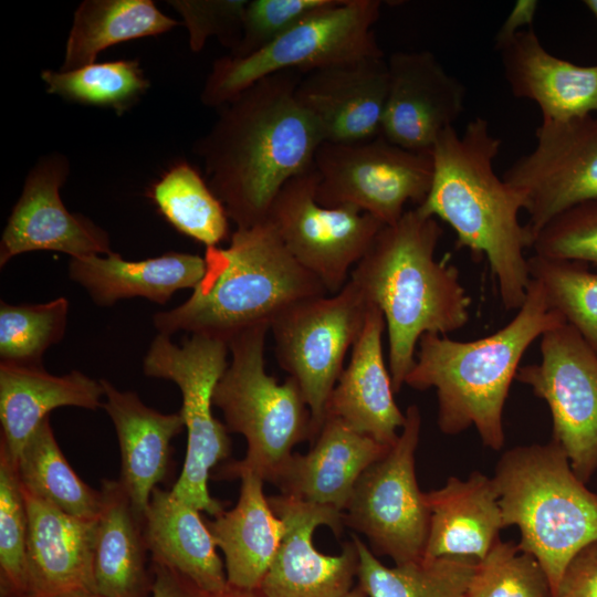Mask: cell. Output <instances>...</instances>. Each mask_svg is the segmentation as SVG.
I'll use <instances>...</instances> for the list:
<instances>
[{"mask_svg":"<svg viewBox=\"0 0 597 597\" xmlns=\"http://www.w3.org/2000/svg\"><path fill=\"white\" fill-rule=\"evenodd\" d=\"M302 74L266 76L221 106L195 145L208 185L237 228L268 219L282 187L314 167L320 133L295 98Z\"/></svg>","mask_w":597,"mask_h":597,"instance_id":"6da1fadb","label":"cell"},{"mask_svg":"<svg viewBox=\"0 0 597 597\" xmlns=\"http://www.w3.org/2000/svg\"><path fill=\"white\" fill-rule=\"evenodd\" d=\"M500 147L501 139L481 116L462 134L454 127L444 130L431 151L430 190L416 208L448 223L459 248L484 255L503 307L519 310L531 281L524 251L532 248V238L519 220L521 196L494 169Z\"/></svg>","mask_w":597,"mask_h":597,"instance_id":"7a4b0ae2","label":"cell"},{"mask_svg":"<svg viewBox=\"0 0 597 597\" xmlns=\"http://www.w3.org/2000/svg\"><path fill=\"white\" fill-rule=\"evenodd\" d=\"M442 228L417 208L384 226L349 280L385 318L388 367L398 392L423 334L447 335L469 321L471 297L459 270L436 259Z\"/></svg>","mask_w":597,"mask_h":597,"instance_id":"3957f363","label":"cell"},{"mask_svg":"<svg viewBox=\"0 0 597 597\" xmlns=\"http://www.w3.org/2000/svg\"><path fill=\"white\" fill-rule=\"evenodd\" d=\"M563 323L541 284L531 280L516 315L499 331L473 341L423 334L405 385L436 389L442 433L454 436L474 427L484 446L501 450L504 406L521 359L535 339Z\"/></svg>","mask_w":597,"mask_h":597,"instance_id":"277c9868","label":"cell"},{"mask_svg":"<svg viewBox=\"0 0 597 597\" xmlns=\"http://www.w3.org/2000/svg\"><path fill=\"white\" fill-rule=\"evenodd\" d=\"M203 258V277L189 298L154 314L158 334L185 332L229 345L247 329L271 325L293 304L328 294L290 254L269 220L235 228L227 248H206Z\"/></svg>","mask_w":597,"mask_h":597,"instance_id":"5b68a950","label":"cell"},{"mask_svg":"<svg viewBox=\"0 0 597 597\" xmlns=\"http://www.w3.org/2000/svg\"><path fill=\"white\" fill-rule=\"evenodd\" d=\"M492 479L504 527L519 528L517 545L542 565L554 595L569 562L597 541V493L554 440L506 450Z\"/></svg>","mask_w":597,"mask_h":597,"instance_id":"8992f818","label":"cell"},{"mask_svg":"<svg viewBox=\"0 0 597 597\" xmlns=\"http://www.w3.org/2000/svg\"><path fill=\"white\" fill-rule=\"evenodd\" d=\"M269 331L259 325L229 342L230 360L212 401L229 432L244 437L247 452L222 467V479L249 470L272 483L295 446L312 441V416L298 384L290 376L279 384L265 370Z\"/></svg>","mask_w":597,"mask_h":597,"instance_id":"52a82bcc","label":"cell"},{"mask_svg":"<svg viewBox=\"0 0 597 597\" xmlns=\"http://www.w3.org/2000/svg\"><path fill=\"white\" fill-rule=\"evenodd\" d=\"M379 0H335L259 51L217 59L200 98L221 107L258 81L285 71L302 75L365 57L383 56L374 33Z\"/></svg>","mask_w":597,"mask_h":597,"instance_id":"ba28073f","label":"cell"},{"mask_svg":"<svg viewBox=\"0 0 597 597\" xmlns=\"http://www.w3.org/2000/svg\"><path fill=\"white\" fill-rule=\"evenodd\" d=\"M229 345L203 335H190L181 346L170 336L157 334L143 360L147 377L175 383L182 405L179 413L187 430V449L179 478L170 490L199 512L216 517L223 504L211 496V470L231 454V439L224 422L212 412L214 388L228 367Z\"/></svg>","mask_w":597,"mask_h":597,"instance_id":"9c48e42d","label":"cell"},{"mask_svg":"<svg viewBox=\"0 0 597 597\" xmlns=\"http://www.w3.org/2000/svg\"><path fill=\"white\" fill-rule=\"evenodd\" d=\"M398 438L387 453L358 479L343 511L345 527L363 535L376 556L395 565L421 559L428 540L430 510L416 475L421 415L410 405Z\"/></svg>","mask_w":597,"mask_h":597,"instance_id":"30bf717a","label":"cell"},{"mask_svg":"<svg viewBox=\"0 0 597 597\" xmlns=\"http://www.w3.org/2000/svg\"><path fill=\"white\" fill-rule=\"evenodd\" d=\"M370 304L349 280L336 294L300 301L270 325L281 368L298 384L312 416V441L328 398L344 370L346 354L364 327Z\"/></svg>","mask_w":597,"mask_h":597,"instance_id":"8fae6325","label":"cell"},{"mask_svg":"<svg viewBox=\"0 0 597 597\" xmlns=\"http://www.w3.org/2000/svg\"><path fill=\"white\" fill-rule=\"evenodd\" d=\"M316 200L352 207L391 226L411 201L426 199L432 182L431 154L399 147L383 136L354 144L323 143L315 155Z\"/></svg>","mask_w":597,"mask_h":597,"instance_id":"7c38bea8","label":"cell"},{"mask_svg":"<svg viewBox=\"0 0 597 597\" xmlns=\"http://www.w3.org/2000/svg\"><path fill=\"white\" fill-rule=\"evenodd\" d=\"M315 167L287 181L273 200L268 219L290 254L336 294L384 227L352 207H324L316 200Z\"/></svg>","mask_w":597,"mask_h":597,"instance_id":"4fadbf2b","label":"cell"},{"mask_svg":"<svg viewBox=\"0 0 597 597\" xmlns=\"http://www.w3.org/2000/svg\"><path fill=\"white\" fill-rule=\"evenodd\" d=\"M541 362L521 366L515 379L546 401L553 439L587 483L597 471V354L568 324L541 336Z\"/></svg>","mask_w":597,"mask_h":597,"instance_id":"5bb4252c","label":"cell"},{"mask_svg":"<svg viewBox=\"0 0 597 597\" xmlns=\"http://www.w3.org/2000/svg\"><path fill=\"white\" fill-rule=\"evenodd\" d=\"M535 146L502 178L522 198L532 243L565 210L597 199V113L566 122L542 121Z\"/></svg>","mask_w":597,"mask_h":597,"instance_id":"9a60e30c","label":"cell"},{"mask_svg":"<svg viewBox=\"0 0 597 597\" xmlns=\"http://www.w3.org/2000/svg\"><path fill=\"white\" fill-rule=\"evenodd\" d=\"M286 532L260 590L266 597H342L354 587L358 552L353 540L337 555L321 553L313 543L318 526L342 535L344 514L336 509L279 493L269 496Z\"/></svg>","mask_w":597,"mask_h":597,"instance_id":"2e32d148","label":"cell"},{"mask_svg":"<svg viewBox=\"0 0 597 597\" xmlns=\"http://www.w3.org/2000/svg\"><path fill=\"white\" fill-rule=\"evenodd\" d=\"M69 163L60 154L46 155L29 172L0 241V266L33 251H55L71 259L106 255L108 233L91 219L71 213L60 196Z\"/></svg>","mask_w":597,"mask_h":597,"instance_id":"e0dca14e","label":"cell"},{"mask_svg":"<svg viewBox=\"0 0 597 597\" xmlns=\"http://www.w3.org/2000/svg\"><path fill=\"white\" fill-rule=\"evenodd\" d=\"M387 63L380 136L405 149L431 154L440 135L462 114L465 88L427 50L396 52Z\"/></svg>","mask_w":597,"mask_h":597,"instance_id":"ac0fdd59","label":"cell"},{"mask_svg":"<svg viewBox=\"0 0 597 597\" xmlns=\"http://www.w3.org/2000/svg\"><path fill=\"white\" fill-rule=\"evenodd\" d=\"M388 84L383 55L302 75L294 94L323 143L354 144L380 135Z\"/></svg>","mask_w":597,"mask_h":597,"instance_id":"d6986e66","label":"cell"},{"mask_svg":"<svg viewBox=\"0 0 597 597\" xmlns=\"http://www.w3.org/2000/svg\"><path fill=\"white\" fill-rule=\"evenodd\" d=\"M21 489L28 514L27 597H65L94 591L97 519L73 516Z\"/></svg>","mask_w":597,"mask_h":597,"instance_id":"ffe728a7","label":"cell"},{"mask_svg":"<svg viewBox=\"0 0 597 597\" xmlns=\"http://www.w3.org/2000/svg\"><path fill=\"white\" fill-rule=\"evenodd\" d=\"M386 323L370 304L350 360L342 371L326 406L327 417L337 418L379 443L392 446L406 415L397 406L391 375L383 349Z\"/></svg>","mask_w":597,"mask_h":597,"instance_id":"44dd1931","label":"cell"},{"mask_svg":"<svg viewBox=\"0 0 597 597\" xmlns=\"http://www.w3.org/2000/svg\"><path fill=\"white\" fill-rule=\"evenodd\" d=\"M390 447L327 417L308 452H293L272 483L283 494L343 512L360 475Z\"/></svg>","mask_w":597,"mask_h":597,"instance_id":"7402d4cb","label":"cell"},{"mask_svg":"<svg viewBox=\"0 0 597 597\" xmlns=\"http://www.w3.org/2000/svg\"><path fill=\"white\" fill-rule=\"evenodd\" d=\"M496 51L511 93L534 102L542 121L566 122L597 113V64L578 65L553 55L533 28Z\"/></svg>","mask_w":597,"mask_h":597,"instance_id":"603a6c76","label":"cell"},{"mask_svg":"<svg viewBox=\"0 0 597 597\" xmlns=\"http://www.w3.org/2000/svg\"><path fill=\"white\" fill-rule=\"evenodd\" d=\"M102 408L111 418L121 452L119 483L144 515L153 491L167 475L171 441L184 429L179 412L163 413L146 406L134 391L118 390L102 378Z\"/></svg>","mask_w":597,"mask_h":597,"instance_id":"cb8c5ba5","label":"cell"},{"mask_svg":"<svg viewBox=\"0 0 597 597\" xmlns=\"http://www.w3.org/2000/svg\"><path fill=\"white\" fill-rule=\"evenodd\" d=\"M105 390L82 371L62 376L48 373L42 365L0 363V448L15 463L24 446L53 409L102 407Z\"/></svg>","mask_w":597,"mask_h":597,"instance_id":"d4e9b609","label":"cell"},{"mask_svg":"<svg viewBox=\"0 0 597 597\" xmlns=\"http://www.w3.org/2000/svg\"><path fill=\"white\" fill-rule=\"evenodd\" d=\"M430 510L423 558L482 559L505 528L492 478L474 471L468 479L449 476L443 486L426 492Z\"/></svg>","mask_w":597,"mask_h":597,"instance_id":"484cf974","label":"cell"},{"mask_svg":"<svg viewBox=\"0 0 597 597\" xmlns=\"http://www.w3.org/2000/svg\"><path fill=\"white\" fill-rule=\"evenodd\" d=\"M232 479L240 480L237 504L207 525L224 557L230 586L259 589L286 532V525L270 505L263 480L249 470Z\"/></svg>","mask_w":597,"mask_h":597,"instance_id":"4316f807","label":"cell"},{"mask_svg":"<svg viewBox=\"0 0 597 597\" xmlns=\"http://www.w3.org/2000/svg\"><path fill=\"white\" fill-rule=\"evenodd\" d=\"M205 271V258L186 252H167L140 261H127L111 252L74 258L69 263L70 279L102 307L133 297L166 304L177 291L193 290Z\"/></svg>","mask_w":597,"mask_h":597,"instance_id":"83f0119b","label":"cell"},{"mask_svg":"<svg viewBox=\"0 0 597 597\" xmlns=\"http://www.w3.org/2000/svg\"><path fill=\"white\" fill-rule=\"evenodd\" d=\"M198 510L171 491L156 488L144 512V535L153 562L188 578L203 594L224 590V564Z\"/></svg>","mask_w":597,"mask_h":597,"instance_id":"f1b7e54d","label":"cell"},{"mask_svg":"<svg viewBox=\"0 0 597 597\" xmlns=\"http://www.w3.org/2000/svg\"><path fill=\"white\" fill-rule=\"evenodd\" d=\"M101 511L96 520L94 591L104 597H146L153 580L144 515L134 506L118 480H103ZM150 556V555H149Z\"/></svg>","mask_w":597,"mask_h":597,"instance_id":"f546056e","label":"cell"},{"mask_svg":"<svg viewBox=\"0 0 597 597\" xmlns=\"http://www.w3.org/2000/svg\"><path fill=\"white\" fill-rule=\"evenodd\" d=\"M177 24L150 0H85L75 10L60 71L93 64L108 46L161 34Z\"/></svg>","mask_w":597,"mask_h":597,"instance_id":"4dcf8cb0","label":"cell"},{"mask_svg":"<svg viewBox=\"0 0 597 597\" xmlns=\"http://www.w3.org/2000/svg\"><path fill=\"white\" fill-rule=\"evenodd\" d=\"M357 580L367 597H464L478 559L472 557L421 558L385 566L356 534Z\"/></svg>","mask_w":597,"mask_h":597,"instance_id":"1f68e13d","label":"cell"},{"mask_svg":"<svg viewBox=\"0 0 597 597\" xmlns=\"http://www.w3.org/2000/svg\"><path fill=\"white\" fill-rule=\"evenodd\" d=\"M21 486L63 512L97 519L101 491L85 483L67 462L54 437L50 417L28 440L17 462Z\"/></svg>","mask_w":597,"mask_h":597,"instance_id":"d6a6232c","label":"cell"},{"mask_svg":"<svg viewBox=\"0 0 597 597\" xmlns=\"http://www.w3.org/2000/svg\"><path fill=\"white\" fill-rule=\"evenodd\" d=\"M148 197L175 229L206 248L219 247L231 235L224 206L188 163H178L166 171Z\"/></svg>","mask_w":597,"mask_h":597,"instance_id":"836d02e7","label":"cell"},{"mask_svg":"<svg viewBox=\"0 0 597 597\" xmlns=\"http://www.w3.org/2000/svg\"><path fill=\"white\" fill-rule=\"evenodd\" d=\"M50 94L83 105L109 107L118 115L135 105L149 87L138 60L93 63L72 71L45 70Z\"/></svg>","mask_w":597,"mask_h":597,"instance_id":"e575fe53","label":"cell"},{"mask_svg":"<svg viewBox=\"0 0 597 597\" xmlns=\"http://www.w3.org/2000/svg\"><path fill=\"white\" fill-rule=\"evenodd\" d=\"M531 280L538 282L556 311L597 354V271L576 261L533 254Z\"/></svg>","mask_w":597,"mask_h":597,"instance_id":"d590c367","label":"cell"},{"mask_svg":"<svg viewBox=\"0 0 597 597\" xmlns=\"http://www.w3.org/2000/svg\"><path fill=\"white\" fill-rule=\"evenodd\" d=\"M69 301L42 304L0 303V363L40 366L44 352L66 331Z\"/></svg>","mask_w":597,"mask_h":597,"instance_id":"8d00e7d4","label":"cell"},{"mask_svg":"<svg viewBox=\"0 0 597 597\" xmlns=\"http://www.w3.org/2000/svg\"><path fill=\"white\" fill-rule=\"evenodd\" d=\"M464 597H553L549 579L531 554L498 540L475 566Z\"/></svg>","mask_w":597,"mask_h":597,"instance_id":"74e56055","label":"cell"},{"mask_svg":"<svg viewBox=\"0 0 597 597\" xmlns=\"http://www.w3.org/2000/svg\"><path fill=\"white\" fill-rule=\"evenodd\" d=\"M0 577L6 596H28V514L15 463L0 448Z\"/></svg>","mask_w":597,"mask_h":597,"instance_id":"f35d334b","label":"cell"},{"mask_svg":"<svg viewBox=\"0 0 597 597\" xmlns=\"http://www.w3.org/2000/svg\"><path fill=\"white\" fill-rule=\"evenodd\" d=\"M534 254L597 266V199L552 219L533 239Z\"/></svg>","mask_w":597,"mask_h":597,"instance_id":"ab89813d","label":"cell"},{"mask_svg":"<svg viewBox=\"0 0 597 597\" xmlns=\"http://www.w3.org/2000/svg\"><path fill=\"white\" fill-rule=\"evenodd\" d=\"M335 0H252L248 1L242 34L231 56L243 57L264 48L305 17L331 6Z\"/></svg>","mask_w":597,"mask_h":597,"instance_id":"60d3db41","label":"cell"},{"mask_svg":"<svg viewBox=\"0 0 597 597\" xmlns=\"http://www.w3.org/2000/svg\"><path fill=\"white\" fill-rule=\"evenodd\" d=\"M170 3L184 18L192 51H201L210 36H218L231 51L238 45L247 0H179Z\"/></svg>","mask_w":597,"mask_h":597,"instance_id":"b9f144b4","label":"cell"},{"mask_svg":"<svg viewBox=\"0 0 597 597\" xmlns=\"http://www.w3.org/2000/svg\"><path fill=\"white\" fill-rule=\"evenodd\" d=\"M553 597H597V541L569 562Z\"/></svg>","mask_w":597,"mask_h":597,"instance_id":"7bdbcfd3","label":"cell"},{"mask_svg":"<svg viewBox=\"0 0 597 597\" xmlns=\"http://www.w3.org/2000/svg\"><path fill=\"white\" fill-rule=\"evenodd\" d=\"M153 562V561H151ZM154 574L149 597H202L203 593L175 569L153 562Z\"/></svg>","mask_w":597,"mask_h":597,"instance_id":"ee69618b","label":"cell"},{"mask_svg":"<svg viewBox=\"0 0 597 597\" xmlns=\"http://www.w3.org/2000/svg\"><path fill=\"white\" fill-rule=\"evenodd\" d=\"M538 6L536 0H517L514 3L494 38L495 50L509 42L515 34L532 28Z\"/></svg>","mask_w":597,"mask_h":597,"instance_id":"f6af8a7d","label":"cell"},{"mask_svg":"<svg viewBox=\"0 0 597 597\" xmlns=\"http://www.w3.org/2000/svg\"><path fill=\"white\" fill-rule=\"evenodd\" d=\"M202 597H266L260 589H243L228 586L224 590L217 594H203Z\"/></svg>","mask_w":597,"mask_h":597,"instance_id":"bcb514c9","label":"cell"},{"mask_svg":"<svg viewBox=\"0 0 597 597\" xmlns=\"http://www.w3.org/2000/svg\"><path fill=\"white\" fill-rule=\"evenodd\" d=\"M342 597H367V594L364 588L357 584Z\"/></svg>","mask_w":597,"mask_h":597,"instance_id":"7dc6e473","label":"cell"},{"mask_svg":"<svg viewBox=\"0 0 597 597\" xmlns=\"http://www.w3.org/2000/svg\"><path fill=\"white\" fill-rule=\"evenodd\" d=\"M584 4L590 11V13L597 19V0H585Z\"/></svg>","mask_w":597,"mask_h":597,"instance_id":"c3c4849f","label":"cell"},{"mask_svg":"<svg viewBox=\"0 0 597 597\" xmlns=\"http://www.w3.org/2000/svg\"><path fill=\"white\" fill-rule=\"evenodd\" d=\"M65 597H104L97 593H94V591H90V593H80V594H74V595H70V596H65Z\"/></svg>","mask_w":597,"mask_h":597,"instance_id":"681fc988","label":"cell"}]
</instances>
